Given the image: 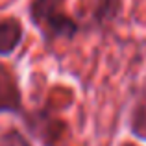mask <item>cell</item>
Wrapping results in <instances>:
<instances>
[{"mask_svg": "<svg viewBox=\"0 0 146 146\" xmlns=\"http://www.w3.org/2000/svg\"><path fill=\"white\" fill-rule=\"evenodd\" d=\"M24 39V30L19 19L7 17L0 21V57L11 56Z\"/></svg>", "mask_w": 146, "mask_h": 146, "instance_id": "3957f363", "label": "cell"}, {"mask_svg": "<svg viewBox=\"0 0 146 146\" xmlns=\"http://www.w3.org/2000/svg\"><path fill=\"white\" fill-rule=\"evenodd\" d=\"M0 146H32L19 129H7L0 135Z\"/></svg>", "mask_w": 146, "mask_h": 146, "instance_id": "8992f818", "label": "cell"}, {"mask_svg": "<svg viewBox=\"0 0 146 146\" xmlns=\"http://www.w3.org/2000/svg\"><path fill=\"white\" fill-rule=\"evenodd\" d=\"M129 129L135 137L146 141V82L135 94L131 111H129Z\"/></svg>", "mask_w": 146, "mask_h": 146, "instance_id": "277c9868", "label": "cell"}, {"mask_svg": "<svg viewBox=\"0 0 146 146\" xmlns=\"http://www.w3.org/2000/svg\"><path fill=\"white\" fill-rule=\"evenodd\" d=\"M22 109L21 89L13 72L0 65V113H19Z\"/></svg>", "mask_w": 146, "mask_h": 146, "instance_id": "7a4b0ae2", "label": "cell"}, {"mask_svg": "<svg viewBox=\"0 0 146 146\" xmlns=\"http://www.w3.org/2000/svg\"><path fill=\"white\" fill-rule=\"evenodd\" d=\"M28 15L46 43L74 39L80 32V24L65 11V0H32Z\"/></svg>", "mask_w": 146, "mask_h": 146, "instance_id": "6da1fadb", "label": "cell"}, {"mask_svg": "<svg viewBox=\"0 0 146 146\" xmlns=\"http://www.w3.org/2000/svg\"><path fill=\"white\" fill-rule=\"evenodd\" d=\"M120 146H137V144H133V143H122Z\"/></svg>", "mask_w": 146, "mask_h": 146, "instance_id": "52a82bcc", "label": "cell"}, {"mask_svg": "<svg viewBox=\"0 0 146 146\" xmlns=\"http://www.w3.org/2000/svg\"><path fill=\"white\" fill-rule=\"evenodd\" d=\"M122 11V0H96L93 19L98 26H106L113 22Z\"/></svg>", "mask_w": 146, "mask_h": 146, "instance_id": "5b68a950", "label": "cell"}]
</instances>
